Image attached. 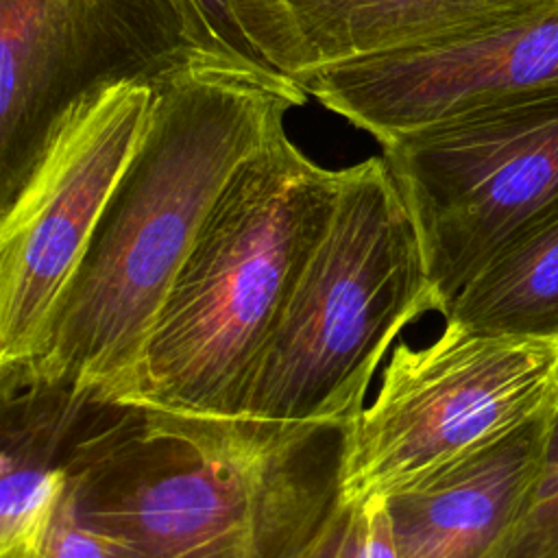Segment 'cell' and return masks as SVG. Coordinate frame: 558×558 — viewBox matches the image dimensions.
Wrapping results in <instances>:
<instances>
[{
	"instance_id": "cell-4",
	"label": "cell",
	"mask_w": 558,
	"mask_h": 558,
	"mask_svg": "<svg viewBox=\"0 0 558 558\" xmlns=\"http://www.w3.org/2000/svg\"><path fill=\"white\" fill-rule=\"evenodd\" d=\"M438 310L410 209L384 157L342 168L325 233L246 379L235 418L347 427L397 336Z\"/></svg>"
},
{
	"instance_id": "cell-12",
	"label": "cell",
	"mask_w": 558,
	"mask_h": 558,
	"mask_svg": "<svg viewBox=\"0 0 558 558\" xmlns=\"http://www.w3.org/2000/svg\"><path fill=\"white\" fill-rule=\"evenodd\" d=\"M551 0H288L310 72L464 37Z\"/></svg>"
},
{
	"instance_id": "cell-6",
	"label": "cell",
	"mask_w": 558,
	"mask_h": 558,
	"mask_svg": "<svg viewBox=\"0 0 558 558\" xmlns=\"http://www.w3.org/2000/svg\"><path fill=\"white\" fill-rule=\"evenodd\" d=\"M209 68L251 72L190 0H0V211L81 100Z\"/></svg>"
},
{
	"instance_id": "cell-7",
	"label": "cell",
	"mask_w": 558,
	"mask_h": 558,
	"mask_svg": "<svg viewBox=\"0 0 558 558\" xmlns=\"http://www.w3.org/2000/svg\"><path fill=\"white\" fill-rule=\"evenodd\" d=\"M381 146L442 316L510 238L558 211V98L466 113Z\"/></svg>"
},
{
	"instance_id": "cell-15",
	"label": "cell",
	"mask_w": 558,
	"mask_h": 558,
	"mask_svg": "<svg viewBox=\"0 0 558 558\" xmlns=\"http://www.w3.org/2000/svg\"><path fill=\"white\" fill-rule=\"evenodd\" d=\"M504 558H558V397L549 408L538 466Z\"/></svg>"
},
{
	"instance_id": "cell-2",
	"label": "cell",
	"mask_w": 558,
	"mask_h": 558,
	"mask_svg": "<svg viewBox=\"0 0 558 558\" xmlns=\"http://www.w3.org/2000/svg\"><path fill=\"white\" fill-rule=\"evenodd\" d=\"M288 94L235 68L155 92L146 131L26 366L76 392L126 401L168 290L218 192L283 129Z\"/></svg>"
},
{
	"instance_id": "cell-1",
	"label": "cell",
	"mask_w": 558,
	"mask_h": 558,
	"mask_svg": "<svg viewBox=\"0 0 558 558\" xmlns=\"http://www.w3.org/2000/svg\"><path fill=\"white\" fill-rule=\"evenodd\" d=\"M344 432L92 395L65 473L118 558H299L342 504Z\"/></svg>"
},
{
	"instance_id": "cell-17",
	"label": "cell",
	"mask_w": 558,
	"mask_h": 558,
	"mask_svg": "<svg viewBox=\"0 0 558 558\" xmlns=\"http://www.w3.org/2000/svg\"><path fill=\"white\" fill-rule=\"evenodd\" d=\"M355 558H401L392 532L388 497H368L353 504Z\"/></svg>"
},
{
	"instance_id": "cell-16",
	"label": "cell",
	"mask_w": 558,
	"mask_h": 558,
	"mask_svg": "<svg viewBox=\"0 0 558 558\" xmlns=\"http://www.w3.org/2000/svg\"><path fill=\"white\" fill-rule=\"evenodd\" d=\"M33 558H118L113 543L98 532L78 510L65 482L54 517Z\"/></svg>"
},
{
	"instance_id": "cell-14",
	"label": "cell",
	"mask_w": 558,
	"mask_h": 558,
	"mask_svg": "<svg viewBox=\"0 0 558 558\" xmlns=\"http://www.w3.org/2000/svg\"><path fill=\"white\" fill-rule=\"evenodd\" d=\"M216 41L246 70L286 92L296 105L307 94L305 44L288 0H190Z\"/></svg>"
},
{
	"instance_id": "cell-10",
	"label": "cell",
	"mask_w": 558,
	"mask_h": 558,
	"mask_svg": "<svg viewBox=\"0 0 558 558\" xmlns=\"http://www.w3.org/2000/svg\"><path fill=\"white\" fill-rule=\"evenodd\" d=\"M549 408L427 482L390 495L399 556L504 558L538 466Z\"/></svg>"
},
{
	"instance_id": "cell-8",
	"label": "cell",
	"mask_w": 558,
	"mask_h": 558,
	"mask_svg": "<svg viewBox=\"0 0 558 558\" xmlns=\"http://www.w3.org/2000/svg\"><path fill=\"white\" fill-rule=\"evenodd\" d=\"M155 89L81 100L0 211V368L31 364L150 118Z\"/></svg>"
},
{
	"instance_id": "cell-3",
	"label": "cell",
	"mask_w": 558,
	"mask_h": 558,
	"mask_svg": "<svg viewBox=\"0 0 558 558\" xmlns=\"http://www.w3.org/2000/svg\"><path fill=\"white\" fill-rule=\"evenodd\" d=\"M342 170L279 129L211 203L146 340L126 403L235 418L246 379L336 209Z\"/></svg>"
},
{
	"instance_id": "cell-11",
	"label": "cell",
	"mask_w": 558,
	"mask_h": 558,
	"mask_svg": "<svg viewBox=\"0 0 558 558\" xmlns=\"http://www.w3.org/2000/svg\"><path fill=\"white\" fill-rule=\"evenodd\" d=\"M0 373V558H33L63 495L68 447L92 395L28 368Z\"/></svg>"
},
{
	"instance_id": "cell-5",
	"label": "cell",
	"mask_w": 558,
	"mask_h": 558,
	"mask_svg": "<svg viewBox=\"0 0 558 558\" xmlns=\"http://www.w3.org/2000/svg\"><path fill=\"white\" fill-rule=\"evenodd\" d=\"M558 397V342L484 336L445 323L423 347L399 342L347 425L342 504L390 497L462 462Z\"/></svg>"
},
{
	"instance_id": "cell-9",
	"label": "cell",
	"mask_w": 558,
	"mask_h": 558,
	"mask_svg": "<svg viewBox=\"0 0 558 558\" xmlns=\"http://www.w3.org/2000/svg\"><path fill=\"white\" fill-rule=\"evenodd\" d=\"M301 87L379 144L466 113L558 98V0L464 37L318 68Z\"/></svg>"
},
{
	"instance_id": "cell-13",
	"label": "cell",
	"mask_w": 558,
	"mask_h": 558,
	"mask_svg": "<svg viewBox=\"0 0 558 558\" xmlns=\"http://www.w3.org/2000/svg\"><path fill=\"white\" fill-rule=\"evenodd\" d=\"M442 318L473 333L558 342V211L510 238Z\"/></svg>"
},
{
	"instance_id": "cell-18",
	"label": "cell",
	"mask_w": 558,
	"mask_h": 558,
	"mask_svg": "<svg viewBox=\"0 0 558 558\" xmlns=\"http://www.w3.org/2000/svg\"><path fill=\"white\" fill-rule=\"evenodd\" d=\"M299 558H355L353 504H340L325 530Z\"/></svg>"
}]
</instances>
